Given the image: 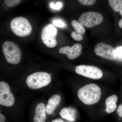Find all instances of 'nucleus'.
<instances>
[{
  "label": "nucleus",
  "mask_w": 122,
  "mask_h": 122,
  "mask_svg": "<svg viewBox=\"0 0 122 122\" xmlns=\"http://www.w3.org/2000/svg\"><path fill=\"white\" fill-rule=\"evenodd\" d=\"M101 90L94 83L85 85L78 90L77 96L81 102L85 105H91L96 103L100 100Z\"/></svg>",
  "instance_id": "nucleus-1"
},
{
  "label": "nucleus",
  "mask_w": 122,
  "mask_h": 122,
  "mask_svg": "<svg viewBox=\"0 0 122 122\" xmlns=\"http://www.w3.org/2000/svg\"><path fill=\"white\" fill-rule=\"evenodd\" d=\"M3 53L9 63L16 65L20 61L21 52L17 44L11 41L5 42L2 46Z\"/></svg>",
  "instance_id": "nucleus-2"
},
{
  "label": "nucleus",
  "mask_w": 122,
  "mask_h": 122,
  "mask_svg": "<svg viewBox=\"0 0 122 122\" xmlns=\"http://www.w3.org/2000/svg\"><path fill=\"white\" fill-rule=\"evenodd\" d=\"M50 75L45 72H37L30 74L26 79L28 86L32 89H37L46 86L50 83Z\"/></svg>",
  "instance_id": "nucleus-3"
},
{
  "label": "nucleus",
  "mask_w": 122,
  "mask_h": 122,
  "mask_svg": "<svg viewBox=\"0 0 122 122\" xmlns=\"http://www.w3.org/2000/svg\"><path fill=\"white\" fill-rule=\"evenodd\" d=\"M10 27L15 35L20 37H25L29 35L32 29L29 21L22 16L13 19L10 23Z\"/></svg>",
  "instance_id": "nucleus-4"
},
{
  "label": "nucleus",
  "mask_w": 122,
  "mask_h": 122,
  "mask_svg": "<svg viewBox=\"0 0 122 122\" xmlns=\"http://www.w3.org/2000/svg\"><path fill=\"white\" fill-rule=\"evenodd\" d=\"M57 34V29L52 24H48L46 25L42 30V41L48 48H54L57 45V41L56 37Z\"/></svg>",
  "instance_id": "nucleus-5"
},
{
  "label": "nucleus",
  "mask_w": 122,
  "mask_h": 122,
  "mask_svg": "<svg viewBox=\"0 0 122 122\" xmlns=\"http://www.w3.org/2000/svg\"><path fill=\"white\" fill-rule=\"evenodd\" d=\"M103 19L101 14L95 12H87L81 15L78 20L82 25L89 28L100 24Z\"/></svg>",
  "instance_id": "nucleus-6"
},
{
  "label": "nucleus",
  "mask_w": 122,
  "mask_h": 122,
  "mask_svg": "<svg viewBox=\"0 0 122 122\" xmlns=\"http://www.w3.org/2000/svg\"><path fill=\"white\" fill-rule=\"evenodd\" d=\"M75 71L77 74L92 79H100L103 76V73L101 70L94 66H76Z\"/></svg>",
  "instance_id": "nucleus-7"
},
{
  "label": "nucleus",
  "mask_w": 122,
  "mask_h": 122,
  "mask_svg": "<svg viewBox=\"0 0 122 122\" xmlns=\"http://www.w3.org/2000/svg\"><path fill=\"white\" fill-rule=\"evenodd\" d=\"M15 98L8 84L4 81L0 82V105L11 107L15 102Z\"/></svg>",
  "instance_id": "nucleus-8"
},
{
  "label": "nucleus",
  "mask_w": 122,
  "mask_h": 122,
  "mask_svg": "<svg viewBox=\"0 0 122 122\" xmlns=\"http://www.w3.org/2000/svg\"><path fill=\"white\" fill-rule=\"evenodd\" d=\"M94 51L97 55L105 59L111 61H114L116 59L117 56L115 50L110 45L100 42L96 45Z\"/></svg>",
  "instance_id": "nucleus-9"
},
{
  "label": "nucleus",
  "mask_w": 122,
  "mask_h": 122,
  "mask_svg": "<svg viewBox=\"0 0 122 122\" xmlns=\"http://www.w3.org/2000/svg\"><path fill=\"white\" fill-rule=\"evenodd\" d=\"M82 46L81 44H75L72 47L66 46L59 49V52L66 55L68 59L73 60L79 56L82 53Z\"/></svg>",
  "instance_id": "nucleus-10"
},
{
  "label": "nucleus",
  "mask_w": 122,
  "mask_h": 122,
  "mask_svg": "<svg viewBox=\"0 0 122 122\" xmlns=\"http://www.w3.org/2000/svg\"><path fill=\"white\" fill-rule=\"evenodd\" d=\"M46 107L45 104L41 103L36 107L35 114L34 116V122H46Z\"/></svg>",
  "instance_id": "nucleus-11"
},
{
  "label": "nucleus",
  "mask_w": 122,
  "mask_h": 122,
  "mask_svg": "<svg viewBox=\"0 0 122 122\" xmlns=\"http://www.w3.org/2000/svg\"><path fill=\"white\" fill-rule=\"evenodd\" d=\"M61 101V96L58 94L55 95L49 98L46 107V113L48 115L52 114L55 109L60 103Z\"/></svg>",
  "instance_id": "nucleus-12"
},
{
  "label": "nucleus",
  "mask_w": 122,
  "mask_h": 122,
  "mask_svg": "<svg viewBox=\"0 0 122 122\" xmlns=\"http://www.w3.org/2000/svg\"><path fill=\"white\" fill-rule=\"evenodd\" d=\"M118 96L116 95H113L109 96L105 101L106 112L108 114L112 113L115 111L117 107L116 103L117 102Z\"/></svg>",
  "instance_id": "nucleus-13"
},
{
  "label": "nucleus",
  "mask_w": 122,
  "mask_h": 122,
  "mask_svg": "<svg viewBox=\"0 0 122 122\" xmlns=\"http://www.w3.org/2000/svg\"><path fill=\"white\" fill-rule=\"evenodd\" d=\"M61 117L70 122L76 120V111L75 109L71 107H65L61 110L59 113Z\"/></svg>",
  "instance_id": "nucleus-14"
},
{
  "label": "nucleus",
  "mask_w": 122,
  "mask_h": 122,
  "mask_svg": "<svg viewBox=\"0 0 122 122\" xmlns=\"http://www.w3.org/2000/svg\"><path fill=\"white\" fill-rule=\"evenodd\" d=\"M109 5L112 9L116 12H118L122 9V0H109Z\"/></svg>",
  "instance_id": "nucleus-15"
},
{
  "label": "nucleus",
  "mask_w": 122,
  "mask_h": 122,
  "mask_svg": "<svg viewBox=\"0 0 122 122\" xmlns=\"http://www.w3.org/2000/svg\"><path fill=\"white\" fill-rule=\"evenodd\" d=\"M71 25L77 32L81 35L85 33V28L83 27V25H82L80 22H78L76 20H73L71 22Z\"/></svg>",
  "instance_id": "nucleus-16"
},
{
  "label": "nucleus",
  "mask_w": 122,
  "mask_h": 122,
  "mask_svg": "<svg viewBox=\"0 0 122 122\" xmlns=\"http://www.w3.org/2000/svg\"><path fill=\"white\" fill-rule=\"evenodd\" d=\"M5 3L7 6L9 7H15L20 4L21 1L20 0H5Z\"/></svg>",
  "instance_id": "nucleus-17"
},
{
  "label": "nucleus",
  "mask_w": 122,
  "mask_h": 122,
  "mask_svg": "<svg viewBox=\"0 0 122 122\" xmlns=\"http://www.w3.org/2000/svg\"><path fill=\"white\" fill-rule=\"evenodd\" d=\"M71 37L74 40L77 41H80L83 39V36L81 34L73 31L71 33Z\"/></svg>",
  "instance_id": "nucleus-18"
},
{
  "label": "nucleus",
  "mask_w": 122,
  "mask_h": 122,
  "mask_svg": "<svg viewBox=\"0 0 122 122\" xmlns=\"http://www.w3.org/2000/svg\"><path fill=\"white\" fill-rule=\"evenodd\" d=\"M79 2L82 5L86 6L92 5L95 3L96 0H79Z\"/></svg>",
  "instance_id": "nucleus-19"
},
{
  "label": "nucleus",
  "mask_w": 122,
  "mask_h": 122,
  "mask_svg": "<svg viewBox=\"0 0 122 122\" xmlns=\"http://www.w3.org/2000/svg\"><path fill=\"white\" fill-rule=\"evenodd\" d=\"M50 5L51 8L53 9L59 10L62 7V4L61 2H57L56 4H54L53 2H51Z\"/></svg>",
  "instance_id": "nucleus-20"
},
{
  "label": "nucleus",
  "mask_w": 122,
  "mask_h": 122,
  "mask_svg": "<svg viewBox=\"0 0 122 122\" xmlns=\"http://www.w3.org/2000/svg\"><path fill=\"white\" fill-rule=\"evenodd\" d=\"M53 23L54 25L59 28H63L65 26V23L61 20H54Z\"/></svg>",
  "instance_id": "nucleus-21"
},
{
  "label": "nucleus",
  "mask_w": 122,
  "mask_h": 122,
  "mask_svg": "<svg viewBox=\"0 0 122 122\" xmlns=\"http://www.w3.org/2000/svg\"><path fill=\"white\" fill-rule=\"evenodd\" d=\"M116 112L118 116L120 117H122V103L117 108Z\"/></svg>",
  "instance_id": "nucleus-22"
},
{
  "label": "nucleus",
  "mask_w": 122,
  "mask_h": 122,
  "mask_svg": "<svg viewBox=\"0 0 122 122\" xmlns=\"http://www.w3.org/2000/svg\"><path fill=\"white\" fill-rule=\"evenodd\" d=\"M116 56L122 58V47L117 48L115 50Z\"/></svg>",
  "instance_id": "nucleus-23"
},
{
  "label": "nucleus",
  "mask_w": 122,
  "mask_h": 122,
  "mask_svg": "<svg viewBox=\"0 0 122 122\" xmlns=\"http://www.w3.org/2000/svg\"><path fill=\"white\" fill-rule=\"evenodd\" d=\"M5 118L4 116L2 114H0V122H5Z\"/></svg>",
  "instance_id": "nucleus-24"
},
{
  "label": "nucleus",
  "mask_w": 122,
  "mask_h": 122,
  "mask_svg": "<svg viewBox=\"0 0 122 122\" xmlns=\"http://www.w3.org/2000/svg\"><path fill=\"white\" fill-rule=\"evenodd\" d=\"M51 122H65L62 119H55V120H53Z\"/></svg>",
  "instance_id": "nucleus-25"
},
{
  "label": "nucleus",
  "mask_w": 122,
  "mask_h": 122,
  "mask_svg": "<svg viewBox=\"0 0 122 122\" xmlns=\"http://www.w3.org/2000/svg\"><path fill=\"white\" fill-rule=\"evenodd\" d=\"M119 26L121 28H122V19L120 20H119L118 23Z\"/></svg>",
  "instance_id": "nucleus-26"
},
{
  "label": "nucleus",
  "mask_w": 122,
  "mask_h": 122,
  "mask_svg": "<svg viewBox=\"0 0 122 122\" xmlns=\"http://www.w3.org/2000/svg\"><path fill=\"white\" fill-rule=\"evenodd\" d=\"M120 14L121 15V16H122V9L121 10V11H120Z\"/></svg>",
  "instance_id": "nucleus-27"
}]
</instances>
